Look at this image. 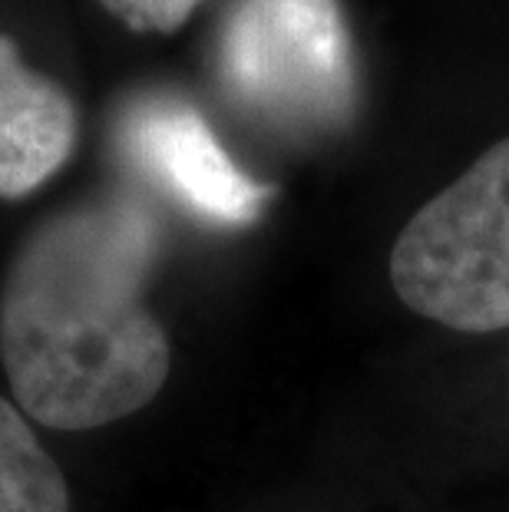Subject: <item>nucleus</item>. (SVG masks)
Instances as JSON below:
<instances>
[{"instance_id":"obj_1","label":"nucleus","mask_w":509,"mask_h":512,"mask_svg":"<svg viewBox=\"0 0 509 512\" xmlns=\"http://www.w3.org/2000/svg\"><path fill=\"white\" fill-rule=\"evenodd\" d=\"M159 222L136 195L47 215L0 281V361L17 407L50 430L143 410L169 377V337L143 301Z\"/></svg>"},{"instance_id":"obj_2","label":"nucleus","mask_w":509,"mask_h":512,"mask_svg":"<svg viewBox=\"0 0 509 512\" xmlns=\"http://www.w3.org/2000/svg\"><path fill=\"white\" fill-rule=\"evenodd\" d=\"M391 285L410 311L443 328H509V139L404 225L391 252Z\"/></svg>"},{"instance_id":"obj_3","label":"nucleus","mask_w":509,"mask_h":512,"mask_svg":"<svg viewBox=\"0 0 509 512\" xmlns=\"http://www.w3.org/2000/svg\"><path fill=\"white\" fill-rule=\"evenodd\" d=\"M215 67L245 113L288 133L338 126L354 103V47L338 0H235Z\"/></svg>"},{"instance_id":"obj_4","label":"nucleus","mask_w":509,"mask_h":512,"mask_svg":"<svg viewBox=\"0 0 509 512\" xmlns=\"http://www.w3.org/2000/svg\"><path fill=\"white\" fill-rule=\"evenodd\" d=\"M119 149L182 209L215 225H252L272 199L219 146L209 123L176 96L136 100L119 119Z\"/></svg>"},{"instance_id":"obj_5","label":"nucleus","mask_w":509,"mask_h":512,"mask_svg":"<svg viewBox=\"0 0 509 512\" xmlns=\"http://www.w3.org/2000/svg\"><path fill=\"white\" fill-rule=\"evenodd\" d=\"M80 133L77 103L57 80L27 67L0 30V199H24L57 176Z\"/></svg>"},{"instance_id":"obj_6","label":"nucleus","mask_w":509,"mask_h":512,"mask_svg":"<svg viewBox=\"0 0 509 512\" xmlns=\"http://www.w3.org/2000/svg\"><path fill=\"white\" fill-rule=\"evenodd\" d=\"M0 512H70L57 460L30 430L24 410L0 397Z\"/></svg>"},{"instance_id":"obj_7","label":"nucleus","mask_w":509,"mask_h":512,"mask_svg":"<svg viewBox=\"0 0 509 512\" xmlns=\"http://www.w3.org/2000/svg\"><path fill=\"white\" fill-rule=\"evenodd\" d=\"M202 0H100L106 14L136 34H176Z\"/></svg>"}]
</instances>
